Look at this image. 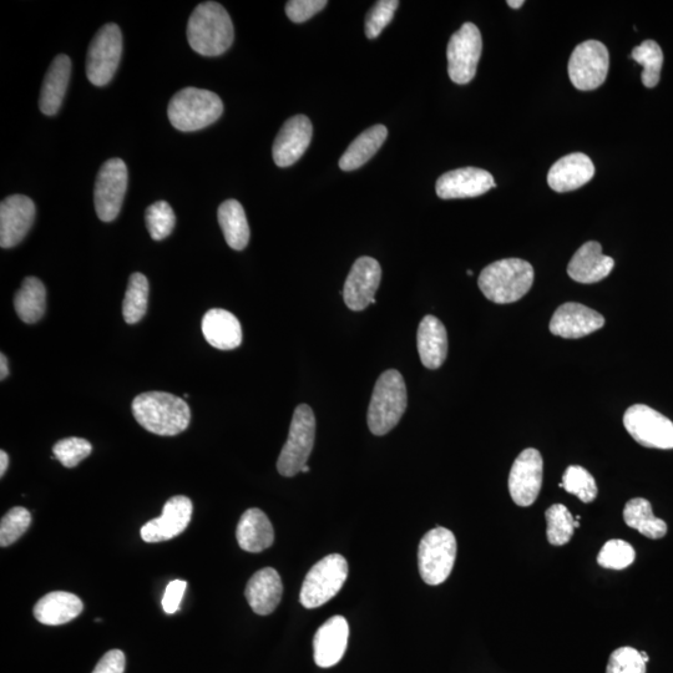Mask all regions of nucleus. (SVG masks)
I'll return each mask as SVG.
<instances>
[{"label": "nucleus", "mask_w": 673, "mask_h": 673, "mask_svg": "<svg viewBox=\"0 0 673 673\" xmlns=\"http://www.w3.org/2000/svg\"><path fill=\"white\" fill-rule=\"evenodd\" d=\"M235 29L227 10L216 2L197 5L187 24V40L196 53L219 57L234 43Z\"/></svg>", "instance_id": "1"}, {"label": "nucleus", "mask_w": 673, "mask_h": 673, "mask_svg": "<svg viewBox=\"0 0 673 673\" xmlns=\"http://www.w3.org/2000/svg\"><path fill=\"white\" fill-rule=\"evenodd\" d=\"M133 413L141 427L161 437L185 432L191 411L184 399L165 392L140 394L133 402Z\"/></svg>", "instance_id": "2"}, {"label": "nucleus", "mask_w": 673, "mask_h": 673, "mask_svg": "<svg viewBox=\"0 0 673 673\" xmlns=\"http://www.w3.org/2000/svg\"><path fill=\"white\" fill-rule=\"evenodd\" d=\"M534 283V268L520 258H505L480 273L478 285L489 301L508 305L521 300Z\"/></svg>", "instance_id": "3"}, {"label": "nucleus", "mask_w": 673, "mask_h": 673, "mask_svg": "<svg viewBox=\"0 0 673 673\" xmlns=\"http://www.w3.org/2000/svg\"><path fill=\"white\" fill-rule=\"evenodd\" d=\"M407 409V387L401 373L389 369L378 378L368 408V427L378 437L386 435L401 421Z\"/></svg>", "instance_id": "4"}, {"label": "nucleus", "mask_w": 673, "mask_h": 673, "mask_svg": "<svg viewBox=\"0 0 673 673\" xmlns=\"http://www.w3.org/2000/svg\"><path fill=\"white\" fill-rule=\"evenodd\" d=\"M224 113V103L212 91L185 88L172 96L168 108L169 120L175 129L190 133L214 124Z\"/></svg>", "instance_id": "5"}, {"label": "nucleus", "mask_w": 673, "mask_h": 673, "mask_svg": "<svg viewBox=\"0 0 673 673\" xmlns=\"http://www.w3.org/2000/svg\"><path fill=\"white\" fill-rule=\"evenodd\" d=\"M457 559V539L452 531L438 526L423 536L418 550L419 573L425 584L447 581Z\"/></svg>", "instance_id": "6"}, {"label": "nucleus", "mask_w": 673, "mask_h": 673, "mask_svg": "<svg viewBox=\"0 0 673 673\" xmlns=\"http://www.w3.org/2000/svg\"><path fill=\"white\" fill-rule=\"evenodd\" d=\"M316 439V417L312 408L301 404L293 413L288 439L277 460L278 473L295 477L307 465Z\"/></svg>", "instance_id": "7"}, {"label": "nucleus", "mask_w": 673, "mask_h": 673, "mask_svg": "<svg viewBox=\"0 0 673 673\" xmlns=\"http://www.w3.org/2000/svg\"><path fill=\"white\" fill-rule=\"evenodd\" d=\"M348 563L342 555L326 556L313 566L303 581L300 601L306 609H317L335 597L347 581Z\"/></svg>", "instance_id": "8"}, {"label": "nucleus", "mask_w": 673, "mask_h": 673, "mask_svg": "<svg viewBox=\"0 0 673 673\" xmlns=\"http://www.w3.org/2000/svg\"><path fill=\"white\" fill-rule=\"evenodd\" d=\"M123 54V34L118 25L105 24L91 40L86 57V77L96 86L111 82Z\"/></svg>", "instance_id": "9"}, {"label": "nucleus", "mask_w": 673, "mask_h": 673, "mask_svg": "<svg viewBox=\"0 0 673 673\" xmlns=\"http://www.w3.org/2000/svg\"><path fill=\"white\" fill-rule=\"evenodd\" d=\"M482 50L483 39L477 25L463 24L450 38L447 49L448 73L452 82L459 85L472 82Z\"/></svg>", "instance_id": "10"}, {"label": "nucleus", "mask_w": 673, "mask_h": 673, "mask_svg": "<svg viewBox=\"0 0 673 673\" xmlns=\"http://www.w3.org/2000/svg\"><path fill=\"white\" fill-rule=\"evenodd\" d=\"M128 189V168L121 159H110L101 166L96 177L94 204L96 214L104 222H111L120 214Z\"/></svg>", "instance_id": "11"}, {"label": "nucleus", "mask_w": 673, "mask_h": 673, "mask_svg": "<svg viewBox=\"0 0 673 673\" xmlns=\"http://www.w3.org/2000/svg\"><path fill=\"white\" fill-rule=\"evenodd\" d=\"M609 50L597 40L578 45L569 62V77L576 89L590 91L600 88L609 73Z\"/></svg>", "instance_id": "12"}, {"label": "nucleus", "mask_w": 673, "mask_h": 673, "mask_svg": "<svg viewBox=\"0 0 673 673\" xmlns=\"http://www.w3.org/2000/svg\"><path fill=\"white\" fill-rule=\"evenodd\" d=\"M624 425L642 447L673 449V423L645 404H635L627 409Z\"/></svg>", "instance_id": "13"}, {"label": "nucleus", "mask_w": 673, "mask_h": 673, "mask_svg": "<svg viewBox=\"0 0 673 673\" xmlns=\"http://www.w3.org/2000/svg\"><path fill=\"white\" fill-rule=\"evenodd\" d=\"M543 457L539 450L529 448L515 459L509 475V492L519 506L533 505L543 485Z\"/></svg>", "instance_id": "14"}, {"label": "nucleus", "mask_w": 673, "mask_h": 673, "mask_svg": "<svg viewBox=\"0 0 673 673\" xmlns=\"http://www.w3.org/2000/svg\"><path fill=\"white\" fill-rule=\"evenodd\" d=\"M382 268L372 257L358 258L344 282L343 300L349 310L363 311L377 303L376 292L381 285Z\"/></svg>", "instance_id": "15"}, {"label": "nucleus", "mask_w": 673, "mask_h": 673, "mask_svg": "<svg viewBox=\"0 0 673 673\" xmlns=\"http://www.w3.org/2000/svg\"><path fill=\"white\" fill-rule=\"evenodd\" d=\"M35 220V205L24 195H12L0 205V246L12 249L27 236Z\"/></svg>", "instance_id": "16"}, {"label": "nucleus", "mask_w": 673, "mask_h": 673, "mask_svg": "<svg viewBox=\"0 0 673 673\" xmlns=\"http://www.w3.org/2000/svg\"><path fill=\"white\" fill-rule=\"evenodd\" d=\"M313 135L311 120L305 115H296L283 124L273 143V161L278 168H288L296 164L306 153Z\"/></svg>", "instance_id": "17"}, {"label": "nucleus", "mask_w": 673, "mask_h": 673, "mask_svg": "<svg viewBox=\"0 0 673 673\" xmlns=\"http://www.w3.org/2000/svg\"><path fill=\"white\" fill-rule=\"evenodd\" d=\"M192 510L194 505L184 495L170 498L164 505L163 514L141 528V538L146 543H161L176 538L190 524Z\"/></svg>", "instance_id": "18"}, {"label": "nucleus", "mask_w": 673, "mask_h": 673, "mask_svg": "<svg viewBox=\"0 0 673 673\" xmlns=\"http://www.w3.org/2000/svg\"><path fill=\"white\" fill-rule=\"evenodd\" d=\"M497 187L490 172L478 168H463L440 176L435 191L440 199H469L487 194Z\"/></svg>", "instance_id": "19"}, {"label": "nucleus", "mask_w": 673, "mask_h": 673, "mask_svg": "<svg viewBox=\"0 0 673 673\" xmlns=\"http://www.w3.org/2000/svg\"><path fill=\"white\" fill-rule=\"evenodd\" d=\"M605 318L599 312L580 303H564L555 311L550 321V332L554 336L578 339L601 330Z\"/></svg>", "instance_id": "20"}, {"label": "nucleus", "mask_w": 673, "mask_h": 673, "mask_svg": "<svg viewBox=\"0 0 673 673\" xmlns=\"http://www.w3.org/2000/svg\"><path fill=\"white\" fill-rule=\"evenodd\" d=\"M348 637V621L343 616H333L326 621L313 640L316 665L322 669L336 666L346 654Z\"/></svg>", "instance_id": "21"}, {"label": "nucleus", "mask_w": 673, "mask_h": 673, "mask_svg": "<svg viewBox=\"0 0 673 673\" xmlns=\"http://www.w3.org/2000/svg\"><path fill=\"white\" fill-rule=\"evenodd\" d=\"M614 258L604 255L599 242H586L576 251L568 266L574 281L591 285L604 280L614 270Z\"/></svg>", "instance_id": "22"}, {"label": "nucleus", "mask_w": 673, "mask_h": 673, "mask_svg": "<svg viewBox=\"0 0 673 673\" xmlns=\"http://www.w3.org/2000/svg\"><path fill=\"white\" fill-rule=\"evenodd\" d=\"M595 175V165L588 155L575 153L564 156L551 166L548 184L556 192L580 189Z\"/></svg>", "instance_id": "23"}, {"label": "nucleus", "mask_w": 673, "mask_h": 673, "mask_svg": "<svg viewBox=\"0 0 673 673\" xmlns=\"http://www.w3.org/2000/svg\"><path fill=\"white\" fill-rule=\"evenodd\" d=\"M282 594L281 576L272 568L257 571L250 579L245 591L251 609L260 616L272 614L280 605Z\"/></svg>", "instance_id": "24"}, {"label": "nucleus", "mask_w": 673, "mask_h": 673, "mask_svg": "<svg viewBox=\"0 0 673 673\" xmlns=\"http://www.w3.org/2000/svg\"><path fill=\"white\" fill-rule=\"evenodd\" d=\"M202 333L212 347L231 351L241 346V323L231 312L214 308L202 318Z\"/></svg>", "instance_id": "25"}, {"label": "nucleus", "mask_w": 673, "mask_h": 673, "mask_svg": "<svg viewBox=\"0 0 673 673\" xmlns=\"http://www.w3.org/2000/svg\"><path fill=\"white\" fill-rule=\"evenodd\" d=\"M417 344L425 368L443 366L448 354V335L442 321L434 316H425L418 328Z\"/></svg>", "instance_id": "26"}, {"label": "nucleus", "mask_w": 673, "mask_h": 673, "mask_svg": "<svg viewBox=\"0 0 673 673\" xmlns=\"http://www.w3.org/2000/svg\"><path fill=\"white\" fill-rule=\"evenodd\" d=\"M237 543L247 553H261L271 548L275 541V531L267 515L262 510L252 508L242 514L237 525Z\"/></svg>", "instance_id": "27"}, {"label": "nucleus", "mask_w": 673, "mask_h": 673, "mask_svg": "<svg viewBox=\"0 0 673 673\" xmlns=\"http://www.w3.org/2000/svg\"><path fill=\"white\" fill-rule=\"evenodd\" d=\"M83 610V601L77 595L55 591L38 601L34 607V616L40 624L59 626L77 619Z\"/></svg>", "instance_id": "28"}, {"label": "nucleus", "mask_w": 673, "mask_h": 673, "mask_svg": "<svg viewBox=\"0 0 673 673\" xmlns=\"http://www.w3.org/2000/svg\"><path fill=\"white\" fill-rule=\"evenodd\" d=\"M72 74V60L60 54L53 60L40 91L39 108L45 115H55L63 104Z\"/></svg>", "instance_id": "29"}, {"label": "nucleus", "mask_w": 673, "mask_h": 673, "mask_svg": "<svg viewBox=\"0 0 673 673\" xmlns=\"http://www.w3.org/2000/svg\"><path fill=\"white\" fill-rule=\"evenodd\" d=\"M388 130L384 125H374L363 131L339 160V168L343 171H353L359 168L377 154L384 141L387 140Z\"/></svg>", "instance_id": "30"}, {"label": "nucleus", "mask_w": 673, "mask_h": 673, "mask_svg": "<svg viewBox=\"0 0 673 673\" xmlns=\"http://www.w3.org/2000/svg\"><path fill=\"white\" fill-rule=\"evenodd\" d=\"M217 219L227 245L236 251L246 249L250 241V227L240 202L236 200L222 202L217 211Z\"/></svg>", "instance_id": "31"}, {"label": "nucleus", "mask_w": 673, "mask_h": 673, "mask_svg": "<svg viewBox=\"0 0 673 673\" xmlns=\"http://www.w3.org/2000/svg\"><path fill=\"white\" fill-rule=\"evenodd\" d=\"M15 312L20 320L33 325L42 320L47 308V290L37 277H27L14 297Z\"/></svg>", "instance_id": "32"}, {"label": "nucleus", "mask_w": 673, "mask_h": 673, "mask_svg": "<svg viewBox=\"0 0 673 673\" xmlns=\"http://www.w3.org/2000/svg\"><path fill=\"white\" fill-rule=\"evenodd\" d=\"M624 520L629 528L652 540L662 539L667 534V524L652 513L651 503L644 498L632 499L625 505Z\"/></svg>", "instance_id": "33"}, {"label": "nucleus", "mask_w": 673, "mask_h": 673, "mask_svg": "<svg viewBox=\"0 0 673 673\" xmlns=\"http://www.w3.org/2000/svg\"><path fill=\"white\" fill-rule=\"evenodd\" d=\"M149 281L143 273H133L130 276L128 290L123 303V316L126 323L135 325L143 320L148 311Z\"/></svg>", "instance_id": "34"}, {"label": "nucleus", "mask_w": 673, "mask_h": 673, "mask_svg": "<svg viewBox=\"0 0 673 673\" xmlns=\"http://www.w3.org/2000/svg\"><path fill=\"white\" fill-rule=\"evenodd\" d=\"M631 58L644 68L641 74L642 84L649 89L655 88L660 83L661 69L664 65V53L660 45L655 40H645L632 50Z\"/></svg>", "instance_id": "35"}, {"label": "nucleus", "mask_w": 673, "mask_h": 673, "mask_svg": "<svg viewBox=\"0 0 673 673\" xmlns=\"http://www.w3.org/2000/svg\"><path fill=\"white\" fill-rule=\"evenodd\" d=\"M545 516L546 523H548L546 535H548L549 543L554 546L568 544L576 529L573 514L565 505L554 504L546 510Z\"/></svg>", "instance_id": "36"}, {"label": "nucleus", "mask_w": 673, "mask_h": 673, "mask_svg": "<svg viewBox=\"0 0 673 673\" xmlns=\"http://www.w3.org/2000/svg\"><path fill=\"white\" fill-rule=\"evenodd\" d=\"M560 488H564L566 492L576 495L581 502L591 503L597 497L599 489L594 477L583 467L579 465H571L564 473L563 483H560Z\"/></svg>", "instance_id": "37"}, {"label": "nucleus", "mask_w": 673, "mask_h": 673, "mask_svg": "<svg viewBox=\"0 0 673 673\" xmlns=\"http://www.w3.org/2000/svg\"><path fill=\"white\" fill-rule=\"evenodd\" d=\"M145 221L151 239L161 241L171 235L176 224V216L168 202L158 201L146 210Z\"/></svg>", "instance_id": "38"}, {"label": "nucleus", "mask_w": 673, "mask_h": 673, "mask_svg": "<svg viewBox=\"0 0 673 673\" xmlns=\"http://www.w3.org/2000/svg\"><path fill=\"white\" fill-rule=\"evenodd\" d=\"M636 559L635 549L624 540L614 539L607 541L597 555V563L602 568L611 570H624L634 563Z\"/></svg>", "instance_id": "39"}, {"label": "nucleus", "mask_w": 673, "mask_h": 673, "mask_svg": "<svg viewBox=\"0 0 673 673\" xmlns=\"http://www.w3.org/2000/svg\"><path fill=\"white\" fill-rule=\"evenodd\" d=\"M30 523H32V515L22 506H15L10 509L2 519L0 524V545L2 548L8 546L22 538V535L27 533Z\"/></svg>", "instance_id": "40"}, {"label": "nucleus", "mask_w": 673, "mask_h": 673, "mask_svg": "<svg viewBox=\"0 0 673 673\" xmlns=\"http://www.w3.org/2000/svg\"><path fill=\"white\" fill-rule=\"evenodd\" d=\"M91 444L83 438H67L60 440L53 447L55 458L64 465L65 468H75L80 462L88 458L91 454Z\"/></svg>", "instance_id": "41"}, {"label": "nucleus", "mask_w": 673, "mask_h": 673, "mask_svg": "<svg viewBox=\"0 0 673 673\" xmlns=\"http://www.w3.org/2000/svg\"><path fill=\"white\" fill-rule=\"evenodd\" d=\"M398 7V0H381L373 5L366 18V27H364L368 39L379 37V34L392 22Z\"/></svg>", "instance_id": "42"}, {"label": "nucleus", "mask_w": 673, "mask_h": 673, "mask_svg": "<svg viewBox=\"0 0 673 673\" xmlns=\"http://www.w3.org/2000/svg\"><path fill=\"white\" fill-rule=\"evenodd\" d=\"M606 673H646V664L634 647H620L612 652Z\"/></svg>", "instance_id": "43"}, {"label": "nucleus", "mask_w": 673, "mask_h": 673, "mask_svg": "<svg viewBox=\"0 0 673 673\" xmlns=\"http://www.w3.org/2000/svg\"><path fill=\"white\" fill-rule=\"evenodd\" d=\"M327 4V0H290L286 4V14L293 23H305L325 9Z\"/></svg>", "instance_id": "44"}, {"label": "nucleus", "mask_w": 673, "mask_h": 673, "mask_svg": "<svg viewBox=\"0 0 673 673\" xmlns=\"http://www.w3.org/2000/svg\"><path fill=\"white\" fill-rule=\"evenodd\" d=\"M187 583L184 580H174L168 585L163 597V607L166 614L174 615L180 610L182 597L185 595Z\"/></svg>", "instance_id": "45"}, {"label": "nucleus", "mask_w": 673, "mask_h": 673, "mask_svg": "<svg viewBox=\"0 0 673 673\" xmlns=\"http://www.w3.org/2000/svg\"><path fill=\"white\" fill-rule=\"evenodd\" d=\"M126 659L123 651L111 650L101 657L93 673H124Z\"/></svg>", "instance_id": "46"}, {"label": "nucleus", "mask_w": 673, "mask_h": 673, "mask_svg": "<svg viewBox=\"0 0 673 673\" xmlns=\"http://www.w3.org/2000/svg\"><path fill=\"white\" fill-rule=\"evenodd\" d=\"M9 376L8 359L4 354H0V379L4 381Z\"/></svg>", "instance_id": "47"}, {"label": "nucleus", "mask_w": 673, "mask_h": 673, "mask_svg": "<svg viewBox=\"0 0 673 673\" xmlns=\"http://www.w3.org/2000/svg\"><path fill=\"white\" fill-rule=\"evenodd\" d=\"M9 465V457L8 454L2 450L0 452V477H4L5 472H7Z\"/></svg>", "instance_id": "48"}, {"label": "nucleus", "mask_w": 673, "mask_h": 673, "mask_svg": "<svg viewBox=\"0 0 673 673\" xmlns=\"http://www.w3.org/2000/svg\"><path fill=\"white\" fill-rule=\"evenodd\" d=\"M525 4L524 0H509L508 5L510 8L519 9Z\"/></svg>", "instance_id": "49"}, {"label": "nucleus", "mask_w": 673, "mask_h": 673, "mask_svg": "<svg viewBox=\"0 0 673 673\" xmlns=\"http://www.w3.org/2000/svg\"><path fill=\"white\" fill-rule=\"evenodd\" d=\"M640 654H641L642 660H644L645 664L647 665V662L650 661L649 655H647L646 652H644V651H641Z\"/></svg>", "instance_id": "50"}, {"label": "nucleus", "mask_w": 673, "mask_h": 673, "mask_svg": "<svg viewBox=\"0 0 673 673\" xmlns=\"http://www.w3.org/2000/svg\"><path fill=\"white\" fill-rule=\"evenodd\" d=\"M310 470H311L310 467H308V465H305V467L302 468L301 473H308V472H310Z\"/></svg>", "instance_id": "51"}]
</instances>
